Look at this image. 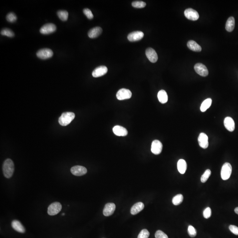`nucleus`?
Returning <instances> with one entry per match:
<instances>
[{
	"label": "nucleus",
	"instance_id": "nucleus-1",
	"mask_svg": "<svg viewBox=\"0 0 238 238\" xmlns=\"http://www.w3.org/2000/svg\"><path fill=\"white\" fill-rule=\"evenodd\" d=\"M14 171V165L10 159H7L4 162L3 166V172L4 176L10 178L12 176Z\"/></svg>",
	"mask_w": 238,
	"mask_h": 238
},
{
	"label": "nucleus",
	"instance_id": "nucleus-2",
	"mask_svg": "<svg viewBox=\"0 0 238 238\" xmlns=\"http://www.w3.org/2000/svg\"><path fill=\"white\" fill-rule=\"evenodd\" d=\"M75 117V114L72 112L63 113L59 119V123L61 125L66 126L69 124Z\"/></svg>",
	"mask_w": 238,
	"mask_h": 238
},
{
	"label": "nucleus",
	"instance_id": "nucleus-3",
	"mask_svg": "<svg viewBox=\"0 0 238 238\" xmlns=\"http://www.w3.org/2000/svg\"><path fill=\"white\" fill-rule=\"evenodd\" d=\"M232 172V167L230 163L226 162L223 165L221 170V177L224 180H227L230 177Z\"/></svg>",
	"mask_w": 238,
	"mask_h": 238
},
{
	"label": "nucleus",
	"instance_id": "nucleus-4",
	"mask_svg": "<svg viewBox=\"0 0 238 238\" xmlns=\"http://www.w3.org/2000/svg\"><path fill=\"white\" fill-rule=\"evenodd\" d=\"M62 209V205L60 202L52 203L48 208V214L50 216H54L60 212Z\"/></svg>",
	"mask_w": 238,
	"mask_h": 238
},
{
	"label": "nucleus",
	"instance_id": "nucleus-5",
	"mask_svg": "<svg viewBox=\"0 0 238 238\" xmlns=\"http://www.w3.org/2000/svg\"><path fill=\"white\" fill-rule=\"evenodd\" d=\"M132 93L131 91L124 88L119 90L116 95V97L119 100L130 99L132 97Z\"/></svg>",
	"mask_w": 238,
	"mask_h": 238
},
{
	"label": "nucleus",
	"instance_id": "nucleus-6",
	"mask_svg": "<svg viewBox=\"0 0 238 238\" xmlns=\"http://www.w3.org/2000/svg\"><path fill=\"white\" fill-rule=\"evenodd\" d=\"M195 71L197 73L201 76L206 77L209 74V71L207 67L201 63H197L194 66Z\"/></svg>",
	"mask_w": 238,
	"mask_h": 238
},
{
	"label": "nucleus",
	"instance_id": "nucleus-7",
	"mask_svg": "<svg viewBox=\"0 0 238 238\" xmlns=\"http://www.w3.org/2000/svg\"><path fill=\"white\" fill-rule=\"evenodd\" d=\"M36 55L39 58L45 60L51 57L53 55V52L51 49L45 48L38 51Z\"/></svg>",
	"mask_w": 238,
	"mask_h": 238
},
{
	"label": "nucleus",
	"instance_id": "nucleus-8",
	"mask_svg": "<svg viewBox=\"0 0 238 238\" xmlns=\"http://www.w3.org/2000/svg\"><path fill=\"white\" fill-rule=\"evenodd\" d=\"M185 15L187 19L193 21H197L199 17L198 12L191 8H189L185 10Z\"/></svg>",
	"mask_w": 238,
	"mask_h": 238
},
{
	"label": "nucleus",
	"instance_id": "nucleus-9",
	"mask_svg": "<svg viewBox=\"0 0 238 238\" xmlns=\"http://www.w3.org/2000/svg\"><path fill=\"white\" fill-rule=\"evenodd\" d=\"M56 30V26L52 23H47L41 27L40 32L43 34H48L52 33Z\"/></svg>",
	"mask_w": 238,
	"mask_h": 238
},
{
	"label": "nucleus",
	"instance_id": "nucleus-10",
	"mask_svg": "<svg viewBox=\"0 0 238 238\" xmlns=\"http://www.w3.org/2000/svg\"><path fill=\"white\" fill-rule=\"evenodd\" d=\"M144 33L141 31H135L129 34L127 39L130 42H134L139 41L144 38Z\"/></svg>",
	"mask_w": 238,
	"mask_h": 238
},
{
	"label": "nucleus",
	"instance_id": "nucleus-11",
	"mask_svg": "<svg viewBox=\"0 0 238 238\" xmlns=\"http://www.w3.org/2000/svg\"><path fill=\"white\" fill-rule=\"evenodd\" d=\"M163 148L162 143L158 140L153 141L151 145V150L152 153L155 155H158L161 153Z\"/></svg>",
	"mask_w": 238,
	"mask_h": 238
},
{
	"label": "nucleus",
	"instance_id": "nucleus-12",
	"mask_svg": "<svg viewBox=\"0 0 238 238\" xmlns=\"http://www.w3.org/2000/svg\"><path fill=\"white\" fill-rule=\"evenodd\" d=\"M146 56L152 63H155L158 60V56L156 52L152 48H148L146 50Z\"/></svg>",
	"mask_w": 238,
	"mask_h": 238
},
{
	"label": "nucleus",
	"instance_id": "nucleus-13",
	"mask_svg": "<svg viewBox=\"0 0 238 238\" xmlns=\"http://www.w3.org/2000/svg\"><path fill=\"white\" fill-rule=\"evenodd\" d=\"M71 173L75 176H82L87 173V169L82 166H76L71 169Z\"/></svg>",
	"mask_w": 238,
	"mask_h": 238
},
{
	"label": "nucleus",
	"instance_id": "nucleus-14",
	"mask_svg": "<svg viewBox=\"0 0 238 238\" xmlns=\"http://www.w3.org/2000/svg\"><path fill=\"white\" fill-rule=\"evenodd\" d=\"M198 142L200 146L207 149L209 146L208 137L204 133H201L199 135Z\"/></svg>",
	"mask_w": 238,
	"mask_h": 238
},
{
	"label": "nucleus",
	"instance_id": "nucleus-15",
	"mask_svg": "<svg viewBox=\"0 0 238 238\" xmlns=\"http://www.w3.org/2000/svg\"><path fill=\"white\" fill-rule=\"evenodd\" d=\"M108 72V68L105 66H100L96 68L92 72L93 77L95 78L101 77L105 75Z\"/></svg>",
	"mask_w": 238,
	"mask_h": 238
},
{
	"label": "nucleus",
	"instance_id": "nucleus-16",
	"mask_svg": "<svg viewBox=\"0 0 238 238\" xmlns=\"http://www.w3.org/2000/svg\"><path fill=\"white\" fill-rule=\"evenodd\" d=\"M116 209V205L114 203H107L103 209L104 215L106 217L111 216L114 212Z\"/></svg>",
	"mask_w": 238,
	"mask_h": 238
},
{
	"label": "nucleus",
	"instance_id": "nucleus-17",
	"mask_svg": "<svg viewBox=\"0 0 238 238\" xmlns=\"http://www.w3.org/2000/svg\"><path fill=\"white\" fill-rule=\"evenodd\" d=\"M224 125L225 128L230 132L234 131L235 128V122L234 120L231 117H226L224 119Z\"/></svg>",
	"mask_w": 238,
	"mask_h": 238
},
{
	"label": "nucleus",
	"instance_id": "nucleus-18",
	"mask_svg": "<svg viewBox=\"0 0 238 238\" xmlns=\"http://www.w3.org/2000/svg\"><path fill=\"white\" fill-rule=\"evenodd\" d=\"M114 134L118 136H125L128 134L127 130L123 127L115 126L113 129Z\"/></svg>",
	"mask_w": 238,
	"mask_h": 238
},
{
	"label": "nucleus",
	"instance_id": "nucleus-19",
	"mask_svg": "<svg viewBox=\"0 0 238 238\" xmlns=\"http://www.w3.org/2000/svg\"><path fill=\"white\" fill-rule=\"evenodd\" d=\"M103 32V29L99 26H96L92 29H91L88 33V35L89 38L91 39H94L97 38Z\"/></svg>",
	"mask_w": 238,
	"mask_h": 238
},
{
	"label": "nucleus",
	"instance_id": "nucleus-20",
	"mask_svg": "<svg viewBox=\"0 0 238 238\" xmlns=\"http://www.w3.org/2000/svg\"><path fill=\"white\" fill-rule=\"evenodd\" d=\"M12 227L15 230L20 233H24L26 231L25 228L19 220H13L12 222Z\"/></svg>",
	"mask_w": 238,
	"mask_h": 238
},
{
	"label": "nucleus",
	"instance_id": "nucleus-21",
	"mask_svg": "<svg viewBox=\"0 0 238 238\" xmlns=\"http://www.w3.org/2000/svg\"><path fill=\"white\" fill-rule=\"evenodd\" d=\"M144 205L142 202H138L134 204L131 209V213L132 215H136L144 209Z\"/></svg>",
	"mask_w": 238,
	"mask_h": 238
},
{
	"label": "nucleus",
	"instance_id": "nucleus-22",
	"mask_svg": "<svg viewBox=\"0 0 238 238\" xmlns=\"http://www.w3.org/2000/svg\"><path fill=\"white\" fill-rule=\"evenodd\" d=\"M187 45L189 49L193 51L199 52L201 51V47L200 45H199L196 42L193 40L189 41L187 43Z\"/></svg>",
	"mask_w": 238,
	"mask_h": 238
},
{
	"label": "nucleus",
	"instance_id": "nucleus-23",
	"mask_svg": "<svg viewBox=\"0 0 238 238\" xmlns=\"http://www.w3.org/2000/svg\"><path fill=\"white\" fill-rule=\"evenodd\" d=\"M235 26V20L234 17H230L226 22L225 29L228 31L231 32L233 31Z\"/></svg>",
	"mask_w": 238,
	"mask_h": 238
},
{
	"label": "nucleus",
	"instance_id": "nucleus-24",
	"mask_svg": "<svg viewBox=\"0 0 238 238\" xmlns=\"http://www.w3.org/2000/svg\"><path fill=\"white\" fill-rule=\"evenodd\" d=\"M178 170L181 174H185L187 168V164L184 159H180L177 163Z\"/></svg>",
	"mask_w": 238,
	"mask_h": 238
},
{
	"label": "nucleus",
	"instance_id": "nucleus-25",
	"mask_svg": "<svg viewBox=\"0 0 238 238\" xmlns=\"http://www.w3.org/2000/svg\"><path fill=\"white\" fill-rule=\"evenodd\" d=\"M157 97H158L159 101L162 104L166 103L168 100L167 94L166 91L163 90H160L158 92V94H157Z\"/></svg>",
	"mask_w": 238,
	"mask_h": 238
},
{
	"label": "nucleus",
	"instance_id": "nucleus-26",
	"mask_svg": "<svg viewBox=\"0 0 238 238\" xmlns=\"http://www.w3.org/2000/svg\"><path fill=\"white\" fill-rule=\"evenodd\" d=\"M212 103V100L211 98H207L204 100L201 105L200 110L201 112H205V111H207V109H208L211 105Z\"/></svg>",
	"mask_w": 238,
	"mask_h": 238
},
{
	"label": "nucleus",
	"instance_id": "nucleus-27",
	"mask_svg": "<svg viewBox=\"0 0 238 238\" xmlns=\"http://www.w3.org/2000/svg\"><path fill=\"white\" fill-rule=\"evenodd\" d=\"M184 197L181 194H178L173 197L172 199V203L175 206H178L183 202Z\"/></svg>",
	"mask_w": 238,
	"mask_h": 238
},
{
	"label": "nucleus",
	"instance_id": "nucleus-28",
	"mask_svg": "<svg viewBox=\"0 0 238 238\" xmlns=\"http://www.w3.org/2000/svg\"><path fill=\"white\" fill-rule=\"evenodd\" d=\"M57 15L59 18L62 21H66L68 19V13L64 10H60L57 12Z\"/></svg>",
	"mask_w": 238,
	"mask_h": 238
},
{
	"label": "nucleus",
	"instance_id": "nucleus-29",
	"mask_svg": "<svg viewBox=\"0 0 238 238\" xmlns=\"http://www.w3.org/2000/svg\"><path fill=\"white\" fill-rule=\"evenodd\" d=\"M1 34L2 35L8 36L9 37H13L14 36V33L12 31L7 28H4L1 31Z\"/></svg>",
	"mask_w": 238,
	"mask_h": 238
},
{
	"label": "nucleus",
	"instance_id": "nucleus-30",
	"mask_svg": "<svg viewBox=\"0 0 238 238\" xmlns=\"http://www.w3.org/2000/svg\"><path fill=\"white\" fill-rule=\"evenodd\" d=\"M211 174V172L209 169H207L204 174L201 176V181L202 183H204L207 182V180L208 179L209 177L210 176Z\"/></svg>",
	"mask_w": 238,
	"mask_h": 238
},
{
	"label": "nucleus",
	"instance_id": "nucleus-31",
	"mask_svg": "<svg viewBox=\"0 0 238 238\" xmlns=\"http://www.w3.org/2000/svg\"><path fill=\"white\" fill-rule=\"evenodd\" d=\"M146 5V3L142 1H135L132 3V6L134 8L141 9L144 8Z\"/></svg>",
	"mask_w": 238,
	"mask_h": 238
},
{
	"label": "nucleus",
	"instance_id": "nucleus-32",
	"mask_svg": "<svg viewBox=\"0 0 238 238\" xmlns=\"http://www.w3.org/2000/svg\"><path fill=\"white\" fill-rule=\"evenodd\" d=\"M17 17L13 12H10L6 16V20L9 22L13 23L16 21Z\"/></svg>",
	"mask_w": 238,
	"mask_h": 238
},
{
	"label": "nucleus",
	"instance_id": "nucleus-33",
	"mask_svg": "<svg viewBox=\"0 0 238 238\" xmlns=\"http://www.w3.org/2000/svg\"><path fill=\"white\" fill-rule=\"evenodd\" d=\"M188 233L191 237H195L197 235V231L194 227L189 225L188 228Z\"/></svg>",
	"mask_w": 238,
	"mask_h": 238
},
{
	"label": "nucleus",
	"instance_id": "nucleus-34",
	"mask_svg": "<svg viewBox=\"0 0 238 238\" xmlns=\"http://www.w3.org/2000/svg\"><path fill=\"white\" fill-rule=\"evenodd\" d=\"M149 236V233L148 231L146 229H144L140 231L138 238H148Z\"/></svg>",
	"mask_w": 238,
	"mask_h": 238
},
{
	"label": "nucleus",
	"instance_id": "nucleus-35",
	"mask_svg": "<svg viewBox=\"0 0 238 238\" xmlns=\"http://www.w3.org/2000/svg\"><path fill=\"white\" fill-rule=\"evenodd\" d=\"M155 238H168L167 235L160 230H158L155 234Z\"/></svg>",
	"mask_w": 238,
	"mask_h": 238
},
{
	"label": "nucleus",
	"instance_id": "nucleus-36",
	"mask_svg": "<svg viewBox=\"0 0 238 238\" xmlns=\"http://www.w3.org/2000/svg\"><path fill=\"white\" fill-rule=\"evenodd\" d=\"M83 12L84 14L87 17L88 19L91 20V19H92L94 18V15L92 13V12L91 11V10H89V9H84Z\"/></svg>",
	"mask_w": 238,
	"mask_h": 238
},
{
	"label": "nucleus",
	"instance_id": "nucleus-37",
	"mask_svg": "<svg viewBox=\"0 0 238 238\" xmlns=\"http://www.w3.org/2000/svg\"><path fill=\"white\" fill-rule=\"evenodd\" d=\"M211 209L209 207H207L203 211V217L206 219H208L211 217Z\"/></svg>",
	"mask_w": 238,
	"mask_h": 238
},
{
	"label": "nucleus",
	"instance_id": "nucleus-38",
	"mask_svg": "<svg viewBox=\"0 0 238 238\" xmlns=\"http://www.w3.org/2000/svg\"><path fill=\"white\" fill-rule=\"evenodd\" d=\"M230 231L235 235L238 236V227L235 225H231L229 227Z\"/></svg>",
	"mask_w": 238,
	"mask_h": 238
},
{
	"label": "nucleus",
	"instance_id": "nucleus-39",
	"mask_svg": "<svg viewBox=\"0 0 238 238\" xmlns=\"http://www.w3.org/2000/svg\"><path fill=\"white\" fill-rule=\"evenodd\" d=\"M235 212L238 215V207H237L235 208Z\"/></svg>",
	"mask_w": 238,
	"mask_h": 238
},
{
	"label": "nucleus",
	"instance_id": "nucleus-40",
	"mask_svg": "<svg viewBox=\"0 0 238 238\" xmlns=\"http://www.w3.org/2000/svg\"><path fill=\"white\" fill-rule=\"evenodd\" d=\"M64 214H64V213H63V214H62V216H64Z\"/></svg>",
	"mask_w": 238,
	"mask_h": 238
}]
</instances>
